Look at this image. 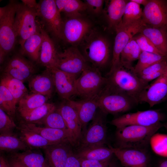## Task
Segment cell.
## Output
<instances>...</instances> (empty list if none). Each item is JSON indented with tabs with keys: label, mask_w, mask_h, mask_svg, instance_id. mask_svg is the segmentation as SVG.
Here are the masks:
<instances>
[{
	"label": "cell",
	"mask_w": 167,
	"mask_h": 167,
	"mask_svg": "<svg viewBox=\"0 0 167 167\" xmlns=\"http://www.w3.org/2000/svg\"><path fill=\"white\" fill-rule=\"evenodd\" d=\"M164 125L162 123L149 126L132 125L116 129V147L148 149L152 137Z\"/></svg>",
	"instance_id": "obj_1"
},
{
	"label": "cell",
	"mask_w": 167,
	"mask_h": 167,
	"mask_svg": "<svg viewBox=\"0 0 167 167\" xmlns=\"http://www.w3.org/2000/svg\"><path fill=\"white\" fill-rule=\"evenodd\" d=\"M108 75L107 86L126 94L138 103L139 97L147 86L134 72L133 68L128 69L120 64L109 71Z\"/></svg>",
	"instance_id": "obj_2"
},
{
	"label": "cell",
	"mask_w": 167,
	"mask_h": 167,
	"mask_svg": "<svg viewBox=\"0 0 167 167\" xmlns=\"http://www.w3.org/2000/svg\"><path fill=\"white\" fill-rule=\"evenodd\" d=\"M17 2L11 0L0 8V63L14 49L17 40L14 23Z\"/></svg>",
	"instance_id": "obj_3"
},
{
	"label": "cell",
	"mask_w": 167,
	"mask_h": 167,
	"mask_svg": "<svg viewBox=\"0 0 167 167\" xmlns=\"http://www.w3.org/2000/svg\"><path fill=\"white\" fill-rule=\"evenodd\" d=\"M81 42L82 54L93 67L99 69L107 64L110 56V46L105 36L92 29Z\"/></svg>",
	"instance_id": "obj_4"
},
{
	"label": "cell",
	"mask_w": 167,
	"mask_h": 167,
	"mask_svg": "<svg viewBox=\"0 0 167 167\" xmlns=\"http://www.w3.org/2000/svg\"><path fill=\"white\" fill-rule=\"evenodd\" d=\"M107 83V79L102 76L99 69L88 66L77 78L76 95L84 99H96Z\"/></svg>",
	"instance_id": "obj_5"
},
{
	"label": "cell",
	"mask_w": 167,
	"mask_h": 167,
	"mask_svg": "<svg viewBox=\"0 0 167 167\" xmlns=\"http://www.w3.org/2000/svg\"><path fill=\"white\" fill-rule=\"evenodd\" d=\"M96 100L99 108L106 114L126 112L138 103L126 94L106 85Z\"/></svg>",
	"instance_id": "obj_6"
},
{
	"label": "cell",
	"mask_w": 167,
	"mask_h": 167,
	"mask_svg": "<svg viewBox=\"0 0 167 167\" xmlns=\"http://www.w3.org/2000/svg\"><path fill=\"white\" fill-rule=\"evenodd\" d=\"M37 8L17 2L14 26L19 44L22 47L25 41L39 30L36 22Z\"/></svg>",
	"instance_id": "obj_7"
},
{
	"label": "cell",
	"mask_w": 167,
	"mask_h": 167,
	"mask_svg": "<svg viewBox=\"0 0 167 167\" xmlns=\"http://www.w3.org/2000/svg\"><path fill=\"white\" fill-rule=\"evenodd\" d=\"M37 13L41 26L48 34L55 39H61L63 20L55 1L40 0L38 3Z\"/></svg>",
	"instance_id": "obj_8"
},
{
	"label": "cell",
	"mask_w": 167,
	"mask_h": 167,
	"mask_svg": "<svg viewBox=\"0 0 167 167\" xmlns=\"http://www.w3.org/2000/svg\"><path fill=\"white\" fill-rule=\"evenodd\" d=\"M106 115L100 109L97 111L88 128L82 134L78 149L104 145L107 134Z\"/></svg>",
	"instance_id": "obj_9"
},
{
	"label": "cell",
	"mask_w": 167,
	"mask_h": 167,
	"mask_svg": "<svg viewBox=\"0 0 167 167\" xmlns=\"http://www.w3.org/2000/svg\"><path fill=\"white\" fill-rule=\"evenodd\" d=\"M164 118L158 110L150 109L124 114L113 119L110 123L116 129L132 125L149 126L161 123Z\"/></svg>",
	"instance_id": "obj_10"
},
{
	"label": "cell",
	"mask_w": 167,
	"mask_h": 167,
	"mask_svg": "<svg viewBox=\"0 0 167 167\" xmlns=\"http://www.w3.org/2000/svg\"><path fill=\"white\" fill-rule=\"evenodd\" d=\"M146 25L142 19L134 23L123 25L121 24L116 29L113 55L111 61V71L120 65L121 53L126 45L136 34L140 32Z\"/></svg>",
	"instance_id": "obj_11"
},
{
	"label": "cell",
	"mask_w": 167,
	"mask_h": 167,
	"mask_svg": "<svg viewBox=\"0 0 167 167\" xmlns=\"http://www.w3.org/2000/svg\"><path fill=\"white\" fill-rule=\"evenodd\" d=\"M20 53H17L8 58L2 68V75L24 82L36 74L37 71L36 65Z\"/></svg>",
	"instance_id": "obj_12"
},
{
	"label": "cell",
	"mask_w": 167,
	"mask_h": 167,
	"mask_svg": "<svg viewBox=\"0 0 167 167\" xmlns=\"http://www.w3.org/2000/svg\"><path fill=\"white\" fill-rule=\"evenodd\" d=\"M87 62L78 49L73 46L58 52L54 67L77 76L88 66Z\"/></svg>",
	"instance_id": "obj_13"
},
{
	"label": "cell",
	"mask_w": 167,
	"mask_h": 167,
	"mask_svg": "<svg viewBox=\"0 0 167 167\" xmlns=\"http://www.w3.org/2000/svg\"><path fill=\"white\" fill-rule=\"evenodd\" d=\"M91 22L83 17L63 20L61 39L73 45L81 43L92 30Z\"/></svg>",
	"instance_id": "obj_14"
},
{
	"label": "cell",
	"mask_w": 167,
	"mask_h": 167,
	"mask_svg": "<svg viewBox=\"0 0 167 167\" xmlns=\"http://www.w3.org/2000/svg\"><path fill=\"white\" fill-rule=\"evenodd\" d=\"M109 146L123 167H149L151 156L149 149Z\"/></svg>",
	"instance_id": "obj_15"
},
{
	"label": "cell",
	"mask_w": 167,
	"mask_h": 167,
	"mask_svg": "<svg viewBox=\"0 0 167 167\" xmlns=\"http://www.w3.org/2000/svg\"><path fill=\"white\" fill-rule=\"evenodd\" d=\"M142 19L146 25L167 30V0H149Z\"/></svg>",
	"instance_id": "obj_16"
},
{
	"label": "cell",
	"mask_w": 167,
	"mask_h": 167,
	"mask_svg": "<svg viewBox=\"0 0 167 167\" xmlns=\"http://www.w3.org/2000/svg\"><path fill=\"white\" fill-rule=\"evenodd\" d=\"M167 97V68L159 77L148 85L140 94L138 102H145L152 107Z\"/></svg>",
	"instance_id": "obj_17"
},
{
	"label": "cell",
	"mask_w": 167,
	"mask_h": 167,
	"mask_svg": "<svg viewBox=\"0 0 167 167\" xmlns=\"http://www.w3.org/2000/svg\"><path fill=\"white\" fill-rule=\"evenodd\" d=\"M47 68L49 69L52 74L55 90L61 98L67 100L72 96L76 95V75L55 67Z\"/></svg>",
	"instance_id": "obj_18"
},
{
	"label": "cell",
	"mask_w": 167,
	"mask_h": 167,
	"mask_svg": "<svg viewBox=\"0 0 167 167\" xmlns=\"http://www.w3.org/2000/svg\"><path fill=\"white\" fill-rule=\"evenodd\" d=\"M66 101L57 109L61 114L69 130L73 146H79L82 135V125L75 111Z\"/></svg>",
	"instance_id": "obj_19"
},
{
	"label": "cell",
	"mask_w": 167,
	"mask_h": 167,
	"mask_svg": "<svg viewBox=\"0 0 167 167\" xmlns=\"http://www.w3.org/2000/svg\"><path fill=\"white\" fill-rule=\"evenodd\" d=\"M69 142L53 144L43 149L45 157L51 167H65L67 159L73 151Z\"/></svg>",
	"instance_id": "obj_20"
},
{
	"label": "cell",
	"mask_w": 167,
	"mask_h": 167,
	"mask_svg": "<svg viewBox=\"0 0 167 167\" xmlns=\"http://www.w3.org/2000/svg\"><path fill=\"white\" fill-rule=\"evenodd\" d=\"M20 127L34 132L54 144L68 142L73 146L68 130L57 129L31 123L21 122Z\"/></svg>",
	"instance_id": "obj_21"
},
{
	"label": "cell",
	"mask_w": 167,
	"mask_h": 167,
	"mask_svg": "<svg viewBox=\"0 0 167 167\" xmlns=\"http://www.w3.org/2000/svg\"><path fill=\"white\" fill-rule=\"evenodd\" d=\"M28 81L31 93L41 94L50 98L55 90L53 76L48 68L41 73L34 75Z\"/></svg>",
	"instance_id": "obj_22"
},
{
	"label": "cell",
	"mask_w": 167,
	"mask_h": 167,
	"mask_svg": "<svg viewBox=\"0 0 167 167\" xmlns=\"http://www.w3.org/2000/svg\"><path fill=\"white\" fill-rule=\"evenodd\" d=\"M67 101L77 113L82 125L83 134L87 124L93 119L99 108L96 99Z\"/></svg>",
	"instance_id": "obj_23"
},
{
	"label": "cell",
	"mask_w": 167,
	"mask_h": 167,
	"mask_svg": "<svg viewBox=\"0 0 167 167\" xmlns=\"http://www.w3.org/2000/svg\"><path fill=\"white\" fill-rule=\"evenodd\" d=\"M126 0H111L109 1L104 9L109 27L115 31L122 24V19L126 4Z\"/></svg>",
	"instance_id": "obj_24"
},
{
	"label": "cell",
	"mask_w": 167,
	"mask_h": 167,
	"mask_svg": "<svg viewBox=\"0 0 167 167\" xmlns=\"http://www.w3.org/2000/svg\"><path fill=\"white\" fill-rule=\"evenodd\" d=\"M42 40L41 46L38 63L46 68L54 67L58 51L54 43L49 35L40 26Z\"/></svg>",
	"instance_id": "obj_25"
},
{
	"label": "cell",
	"mask_w": 167,
	"mask_h": 167,
	"mask_svg": "<svg viewBox=\"0 0 167 167\" xmlns=\"http://www.w3.org/2000/svg\"><path fill=\"white\" fill-rule=\"evenodd\" d=\"M139 32L149 39L161 55L167 57V30L145 25Z\"/></svg>",
	"instance_id": "obj_26"
},
{
	"label": "cell",
	"mask_w": 167,
	"mask_h": 167,
	"mask_svg": "<svg viewBox=\"0 0 167 167\" xmlns=\"http://www.w3.org/2000/svg\"><path fill=\"white\" fill-rule=\"evenodd\" d=\"M75 153L79 159L101 161L111 160L114 155L109 146L107 147L104 145L78 149Z\"/></svg>",
	"instance_id": "obj_27"
},
{
	"label": "cell",
	"mask_w": 167,
	"mask_h": 167,
	"mask_svg": "<svg viewBox=\"0 0 167 167\" xmlns=\"http://www.w3.org/2000/svg\"><path fill=\"white\" fill-rule=\"evenodd\" d=\"M42 40L40 26L37 32L25 41L20 47V53L28 56L32 62H38Z\"/></svg>",
	"instance_id": "obj_28"
},
{
	"label": "cell",
	"mask_w": 167,
	"mask_h": 167,
	"mask_svg": "<svg viewBox=\"0 0 167 167\" xmlns=\"http://www.w3.org/2000/svg\"><path fill=\"white\" fill-rule=\"evenodd\" d=\"M58 9L67 18L83 17L82 13L87 11L84 2L79 0H55Z\"/></svg>",
	"instance_id": "obj_29"
},
{
	"label": "cell",
	"mask_w": 167,
	"mask_h": 167,
	"mask_svg": "<svg viewBox=\"0 0 167 167\" xmlns=\"http://www.w3.org/2000/svg\"><path fill=\"white\" fill-rule=\"evenodd\" d=\"M56 109L54 104L47 102L30 111L19 113L22 119V122L36 125Z\"/></svg>",
	"instance_id": "obj_30"
},
{
	"label": "cell",
	"mask_w": 167,
	"mask_h": 167,
	"mask_svg": "<svg viewBox=\"0 0 167 167\" xmlns=\"http://www.w3.org/2000/svg\"><path fill=\"white\" fill-rule=\"evenodd\" d=\"M27 167H51L42 154L31 150L22 152H14L12 155Z\"/></svg>",
	"instance_id": "obj_31"
},
{
	"label": "cell",
	"mask_w": 167,
	"mask_h": 167,
	"mask_svg": "<svg viewBox=\"0 0 167 167\" xmlns=\"http://www.w3.org/2000/svg\"><path fill=\"white\" fill-rule=\"evenodd\" d=\"M49 99L48 96L39 94L28 93L18 102V111L19 113L30 111L47 103Z\"/></svg>",
	"instance_id": "obj_32"
},
{
	"label": "cell",
	"mask_w": 167,
	"mask_h": 167,
	"mask_svg": "<svg viewBox=\"0 0 167 167\" xmlns=\"http://www.w3.org/2000/svg\"><path fill=\"white\" fill-rule=\"evenodd\" d=\"M19 130V137L31 150L32 148H42L55 144L40 135L31 131L18 127Z\"/></svg>",
	"instance_id": "obj_33"
},
{
	"label": "cell",
	"mask_w": 167,
	"mask_h": 167,
	"mask_svg": "<svg viewBox=\"0 0 167 167\" xmlns=\"http://www.w3.org/2000/svg\"><path fill=\"white\" fill-rule=\"evenodd\" d=\"M0 150L1 151L15 152L30 149L19 136L13 133L0 134Z\"/></svg>",
	"instance_id": "obj_34"
},
{
	"label": "cell",
	"mask_w": 167,
	"mask_h": 167,
	"mask_svg": "<svg viewBox=\"0 0 167 167\" xmlns=\"http://www.w3.org/2000/svg\"><path fill=\"white\" fill-rule=\"evenodd\" d=\"M142 52L133 37L131 39L122 51L120 56V64L124 67L131 69L132 63L138 60Z\"/></svg>",
	"instance_id": "obj_35"
},
{
	"label": "cell",
	"mask_w": 167,
	"mask_h": 167,
	"mask_svg": "<svg viewBox=\"0 0 167 167\" xmlns=\"http://www.w3.org/2000/svg\"><path fill=\"white\" fill-rule=\"evenodd\" d=\"M0 83L6 87L17 104L23 96L28 93L24 82L19 79L2 75Z\"/></svg>",
	"instance_id": "obj_36"
},
{
	"label": "cell",
	"mask_w": 167,
	"mask_h": 167,
	"mask_svg": "<svg viewBox=\"0 0 167 167\" xmlns=\"http://www.w3.org/2000/svg\"><path fill=\"white\" fill-rule=\"evenodd\" d=\"M17 104L6 87L0 83V109L12 118L15 116Z\"/></svg>",
	"instance_id": "obj_37"
},
{
	"label": "cell",
	"mask_w": 167,
	"mask_h": 167,
	"mask_svg": "<svg viewBox=\"0 0 167 167\" xmlns=\"http://www.w3.org/2000/svg\"><path fill=\"white\" fill-rule=\"evenodd\" d=\"M167 58L166 57L155 53L142 51L133 71L137 74L151 65L166 59Z\"/></svg>",
	"instance_id": "obj_38"
},
{
	"label": "cell",
	"mask_w": 167,
	"mask_h": 167,
	"mask_svg": "<svg viewBox=\"0 0 167 167\" xmlns=\"http://www.w3.org/2000/svg\"><path fill=\"white\" fill-rule=\"evenodd\" d=\"M142 15L143 10L140 5L129 0L125 8L122 24L127 25L138 21L142 19Z\"/></svg>",
	"instance_id": "obj_39"
},
{
	"label": "cell",
	"mask_w": 167,
	"mask_h": 167,
	"mask_svg": "<svg viewBox=\"0 0 167 167\" xmlns=\"http://www.w3.org/2000/svg\"><path fill=\"white\" fill-rule=\"evenodd\" d=\"M36 125L53 128L68 130L64 120L57 108L49 113Z\"/></svg>",
	"instance_id": "obj_40"
},
{
	"label": "cell",
	"mask_w": 167,
	"mask_h": 167,
	"mask_svg": "<svg viewBox=\"0 0 167 167\" xmlns=\"http://www.w3.org/2000/svg\"><path fill=\"white\" fill-rule=\"evenodd\" d=\"M150 145L157 155L167 157V135L155 134L151 140Z\"/></svg>",
	"instance_id": "obj_41"
},
{
	"label": "cell",
	"mask_w": 167,
	"mask_h": 167,
	"mask_svg": "<svg viewBox=\"0 0 167 167\" xmlns=\"http://www.w3.org/2000/svg\"><path fill=\"white\" fill-rule=\"evenodd\" d=\"M17 128L12 118L0 109V134H13Z\"/></svg>",
	"instance_id": "obj_42"
},
{
	"label": "cell",
	"mask_w": 167,
	"mask_h": 167,
	"mask_svg": "<svg viewBox=\"0 0 167 167\" xmlns=\"http://www.w3.org/2000/svg\"><path fill=\"white\" fill-rule=\"evenodd\" d=\"M133 38L136 41L142 51L161 55L149 39L142 34L139 32L136 34Z\"/></svg>",
	"instance_id": "obj_43"
},
{
	"label": "cell",
	"mask_w": 167,
	"mask_h": 167,
	"mask_svg": "<svg viewBox=\"0 0 167 167\" xmlns=\"http://www.w3.org/2000/svg\"><path fill=\"white\" fill-rule=\"evenodd\" d=\"M87 7V11L94 15H99L103 13L104 1L103 0H86L84 1Z\"/></svg>",
	"instance_id": "obj_44"
},
{
	"label": "cell",
	"mask_w": 167,
	"mask_h": 167,
	"mask_svg": "<svg viewBox=\"0 0 167 167\" xmlns=\"http://www.w3.org/2000/svg\"><path fill=\"white\" fill-rule=\"evenodd\" d=\"M167 68V60L156 62L144 69L137 74L138 76L146 75L166 70Z\"/></svg>",
	"instance_id": "obj_45"
},
{
	"label": "cell",
	"mask_w": 167,
	"mask_h": 167,
	"mask_svg": "<svg viewBox=\"0 0 167 167\" xmlns=\"http://www.w3.org/2000/svg\"><path fill=\"white\" fill-rule=\"evenodd\" d=\"M79 159L80 162L81 167H109L111 161V159L106 161H101Z\"/></svg>",
	"instance_id": "obj_46"
},
{
	"label": "cell",
	"mask_w": 167,
	"mask_h": 167,
	"mask_svg": "<svg viewBox=\"0 0 167 167\" xmlns=\"http://www.w3.org/2000/svg\"><path fill=\"white\" fill-rule=\"evenodd\" d=\"M65 167H81L79 160L73 152L68 157Z\"/></svg>",
	"instance_id": "obj_47"
},
{
	"label": "cell",
	"mask_w": 167,
	"mask_h": 167,
	"mask_svg": "<svg viewBox=\"0 0 167 167\" xmlns=\"http://www.w3.org/2000/svg\"><path fill=\"white\" fill-rule=\"evenodd\" d=\"M7 161L8 167H27L15 157L12 155Z\"/></svg>",
	"instance_id": "obj_48"
},
{
	"label": "cell",
	"mask_w": 167,
	"mask_h": 167,
	"mask_svg": "<svg viewBox=\"0 0 167 167\" xmlns=\"http://www.w3.org/2000/svg\"><path fill=\"white\" fill-rule=\"evenodd\" d=\"M158 161L156 167H167V157H161Z\"/></svg>",
	"instance_id": "obj_49"
},
{
	"label": "cell",
	"mask_w": 167,
	"mask_h": 167,
	"mask_svg": "<svg viewBox=\"0 0 167 167\" xmlns=\"http://www.w3.org/2000/svg\"><path fill=\"white\" fill-rule=\"evenodd\" d=\"M0 167H8L7 161L2 156L0 157Z\"/></svg>",
	"instance_id": "obj_50"
},
{
	"label": "cell",
	"mask_w": 167,
	"mask_h": 167,
	"mask_svg": "<svg viewBox=\"0 0 167 167\" xmlns=\"http://www.w3.org/2000/svg\"><path fill=\"white\" fill-rule=\"evenodd\" d=\"M131 1L136 3L139 5H143L144 6L146 5L148 2L149 0H131Z\"/></svg>",
	"instance_id": "obj_51"
},
{
	"label": "cell",
	"mask_w": 167,
	"mask_h": 167,
	"mask_svg": "<svg viewBox=\"0 0 167 167\" xmlns=\"http://www.w3.org/2000/svg\"><path fill=\"white\" fill-rule=\"evenodd\" d=\"M109 167H119L115 163H113L112 160L109 164Z\"/></svg>",
	"instance_id": "obj_52"
},
{
	"label": "cell",
	"mask_w": 167,
	"mask_h": 167,
	"mask_svg": "<svg viewBox=\"0 0 167 167\" xmlns=\"http://www.w3.org/2000/svg\"><path fill=\"white\" fill-rule=\"evenodd\" d=\"M164 126L165 127V128L167 130V124H164Z\"/></svg>",
	"instance_id": "obj_53"
}]
</instances>
